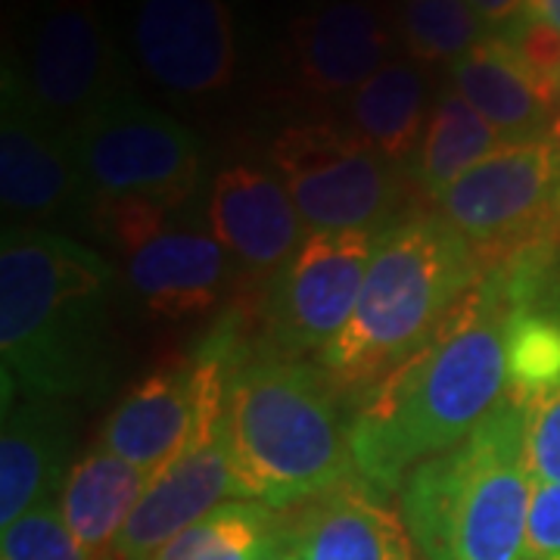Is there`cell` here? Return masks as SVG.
Instances as JSON below:
<instances>
[{"label":"cell","instance_id":"obj_1","mask_svg":"<svg viewBox=\"0 0 560 560\" xmlns=\"http://www.w3.org/2000/svg\"><path fill=\"white\" fill-rule=\"evenodd\" d=\"M504 396L508 302L482 275L408 359L349 401V448L361 482L389 499L415 467L467 440Z\"/></svg>","mask_w":560,"mask_h":560},{"label":"cell","instance_id":"obj_2","mask_svg":"<svg viewBox=\"0 0 560 560\" xmlns=\"http://www.w3.org/2000/svg\"><path fill=\"white\" fill-rule=\"evenodd\" d=\"M119 265L50 228L7 224L0 241L3 405L109 389L119 359Z\"/></svg>","mask_w":560,"mask_h":560},{"label":"cell","instance_id":"obj_3","mask_svg":"<svg viewBox=\"0 0 560 560\" xmlns=\"http://www.w3.org/2000/svg\"><path fill=\"white\" fill-rule=\"evenodd\" d=\"M342 399L349 396L320 364L271 349L243 352L224 399L241 499L283 511L361 480L349 448L352 405Z\"/></svg>","mask_w":560,"mask_h":560},{"label":"cell","instance_id":"obj_4","mask_svg":"<svg viewBox=\"0 0 560 560\" xmlns=\"http://www.w3.org/2000/svg\"><path fill=\"white\" fill-rule=\"evenodd\" d=\"M482 275L477 249L442 215H405L381 234L355 312L318 364L355 399L408 359Z\"/></svg>","mask_w":560,"mask_h":560},{"label":"cell","instance_id":"obj_5","mask_svg":"<svg viewBox=\"0 0 560 560\" xmlns=\"http://www.w3.org/2000/svg\"><path fill=\"white\" fill-rule=\"evenodd\" d=\"M533 489L526 418L504 396L460 445L408 474L399 514L420 560H526Z\"/></svg>","mask_w":560,"mask_h":560},{"label":"cell","instance_id":"obj_6","mask_svg":"<svg viewBox=\"0 0 560 560\" xmlns=\"http://www.w3.org/2000/svg\"><path fill=\"white\" fill-rule=\"evenodd\" d=\"M91 212L103 206L187 209L200 184V138L156 106L121 91L69 131Z\"/></svg>","mask_w":560,"mask_h":560},{"label":"cell","instance_id":"obj_7","mask_svg":"<svg viewBox=\"0 0 560 560\" xmlns=\"http://www.w3.org/2000/svg\"><path fill=\"white\" fill-rule=\"evenodd\" d=\"M271 165L287 184L308 234H383L405 219V168L386 162L346 125L293 121L271 140Z\"/></svg>","mask_w":560,"mask_h":560},{"label":"cell","instance_id":"obj_8","mask_svg":"<svg viewBox=\"0 0 560 560\" xmlns=\"http://www.w3.org/2000/svg\"><path fill=\"white\" fill-rule=\"evenodd\" d=\"M91 221L119 259L128 293L150 315L200 318L231 293L237 261L209 228L184 219V209L128 202L94 209Z\"/></svg>","mask_w":560,"mask_h":560},{"label":"cell","instance_id":"obj_9","mask_svg":"<svg viewBox=\"0 0 560 560\" xmlns=\"http://www.w3.org/2000/svg\"><path fill=\"white\" fill-rule=\"evenodd\" d=\"M433 212L477 249L486 271L560 241V140L548 135L501 147L433 197Z\"/></svg>","mask_w":560,"mask_h":560},{"label":"cell","instance_id":"obj_10","mask_svg":"<svg viewBox=\"0 0 560 560\" xmlns=\"http://www.w3.org/2000/svg\"><path fill=\"white\" fill-rule=\"evenodd\" d=\"M32 109L72 131L101 103L128 91L125 69L94 0H44L25 25L22 50L3 60Z\"/></svg>","mask_w":560,"mask_h":560},{"label":"cell","instance_id":"obj_11","mask_svg":"<svg viewBox=\"0 0 560 560\" xmlns=\"http://www.w3.org/2000/svg\"><path fill=\"white\" fill-rule=\"evenodd\" d=\"M381 234L318 231L305 234L271 280L268 349L283 359L324 352L349 324Z\"/></svg>","mask_w":560,"mask_h":560},{"label":"cell","instance_id":"obj_12","mask_svg":"<svg viewBox=\"0 0 560 560\" xmlns=\"http://www.w3.org/2000/svg\"><path fill=\"white\" fill-rule=\"evenodd\" d=\"M128 35L143 75L175 97H219L241 72L228 0H128Z\"/></svg>","mask_w":560,"mask_h":560},{"label":"cell","instance_id":"obj_13","mask_svg":"<svg viewBox=\"0 0 560 560\" xmlns=\"http://www.w3.org/2000/svg\"><path fill=\"white\" fill-rule=\"evenodd\" d=\"M0 200L13 224L91 219V197L69 135L38 116L20 84L0 81Z\"/></svg>","mask_w":560,"mask_h":560},{"label":"cell","instance_id":"obj_14","mask_svg":"<svg viewBox=\"0 0 560 560\" xmlns=\"http://www.w3.org/2000/svg\"><path fill=\"white\" fill-rule=\"evenodd\" d=\"M399 47L396 13L381 0H312L287 28V72L308 97L355 94Z\"/></svg>","mask_w":560,"mask_h":560},{"label":"cell","instance_id":"obj_15","mask_svg":"<svg viewBox=\"0 0 560 560\" xmlns=\"http://www.w3.org/2000/svg\"><path fill=\"white\" fill-rule=\"evenodd\" d=\"M206 228L246 275L278 278L305 241V224L280 175L259 165L221 168L206 197Z\"/></svg>","mask_w":560,"mask_h":560},{"label":"cell","instance_id":"obj_16","mask_svg":"<svg viewBox=\"0 0 560 560\" xmlns=\"http://www.w3.org/2000/svg\"><path fill=\"white\" fill-rule=\"evenodd\" d=\"M228 499H241V489L231 464L228 430L221 427L150 480L121 529L113 560H153L156 551Z\"/></svg>","mask_w":560,"mask_h":560},{"label":"cell","instance_id":"obj_17","mask_svg":"<svg viewBox=\"0 0 560 560\" xmlns=\"http://www.w3.org/2000/svg\"><path fill=\"white\" fill-rule=\"evenodd\" d=\"M75 420L66 401L13 399L0 430V523L60 499L72 470Z\"/></svg>","mask_w":560,"mask_h":560},{"label":"cell","instance_id":"obj_18","mask_svg":"<svg viewBox=\"0 0 560 560\" xmlns=\"http://www.w3.org/2000/svg\"><path fill=\"white\" fill-rule=\"evenodd\" d=\"M287 536L302 560H420L399 511L361 480L302 504Z\"/></svg>","mask_w":560,"mask_h":560},{"label":"cell","instance_id":"obj_19","mask_svg":"<svg viewBox=\"0 0 560 560\" xmlns=\"http://www.w3.org/2000/svg\"><path fill=\"white\" fill-rule=\"evenodd\" d=\"M150 480V474L113 455L103 442L72 464L57 504L69 533L88 558L113 560L121 529L143 499Z\"/></svg>","mask_w":560,"mask_h":560},{"label":"cell","instance_id":"obj_20","mask_svg":"<svg viewBox=\"0 0 560 560\" xmlns=\"http://www.w3.org/2000/svg\"><path fill=\"white\" fill-rule=\"evenodd\" d=\"M346 128L411 175L427 131V79L415 60H389L346 101Z\"/></svg>","mask_w":560,"mask_h":560},{"label":"cell","instance_id":"obj_21","mask_svg":"<svg viewBox=\"0 0 560 560\" xmlns=\"http://www.w3.org/2000/svg\"><path fill=\"white\" fill-rule=\"evenodd\" d=\"M448 84L489 121L508 143L539 140L551 135V109L526 81L521 66L495 35L467 50L448 66Z\"/></svg>","mask_w":560,"mask_h":560},{"label":"cell","instance_id":"obj_22","mask_svg":"<svg viewBox=\"0 0 560 560\" xmlns=\"http://www.w3.org/2000/svg\"><path fill=\"white\" fill-rule=\"evenodd\" d=\"M501 147H508V140L448 84L430 109L411 178L433 200Z\"/></svg>","mask_w":560,"mask_h":560},{"label":"cell","instance_id":"obj_23","mask_svg":"<svg viewBox=\"0 0 560 560\" xmlns=\"http://www.w3.org/2000/svg\"><path fill=\"white\" fill-rule=\"evenodd\" d=\"M287 541V521L261 501H224L187 526L153 560H268Z\"/></svg>","mask_w":560,"mask_h":560},{"label":"cell","instance_id":"obj_24","mask_svg":"<svg viewBox=\"0 0 560 560\" xmlns=\"http://www.w3.org/2000/svg\"><path fill=\"white\" fill-rule=\"evenodd\" d=\"M396 28L399 44L420 66H452L489 35L470 0H399Z\"/></svg>","mask_w":560,"mask_h":560},{"label":"cell","instance_id":"obj_25","mask_svg":"<svg viewBox=\"0 0 560 560\" xmlns=\"http://www.w3.org/2000/svg\"><path fill=\"white\" fill-rule=\"evenodd\" d=\"M504 44V50L521 66L526 81L536 88V94L548 109L560 103V28L521 13L517 20L489 32Z\"/></svg>","mask_w":560,"mask_h":560},{"label":"cell","instance_id":"obj_26","mask_svg":"<svg viewBox=\"0 0 560 560\" xmlns=\"http://www.w3.org/2000/svg\"><path fill=\"white\" fill-rule=\"evenodd\" d=\"M0 560H91L62 521L60 504L47 501L3 526Z\"/></svg>","mask_w":560,"mask_h":560},{"label":"cell","instance_id":"obj_27","mask_svg":"<svg viewBox=\"0 0 560 560\" xmlns=\"http://www.w3.org/2000/svg\"><path fill=\"white\" fill-rule=\"evenodd\" d=\"M526 464L536 482H560V383L523 401Z\"/></svg>","mask_w":560,"mask_h":560},{"label":"cell","instance_id":"obj_28","mask_svg":"<svg viewBox=\"0 0 560 560\" xmlns=\"http://www.w3.org/2000/svg\"><path fill=\"white\" fill-rule=\"evenodd\" d=\"M526 560H560V482H536L533 489Z\"/></svg>","mask_w":560,"mask_h":560},{"label":"cell","instance_id":"obj_29","mask_svg":"<svg viewBox=\"0 0 560 560\" xmlns=\"http://www.w3.org/2000/svg\"><path fill=\"white\" fill-rule=\"evenodd\" d=\"M470 7L477 10V16L489 32H495L511 20H517L526 10V0H470Z\"/></svg>","mask_w":560,"mask_h":560},{"label":"cell","instance_id":"obj_30","mask_svg":"<svg viewBox=\"0 0 560 560\" xmlns=\"http://www.w3.org/2000/svg\"><path fill=\"white\" fill-rule=\"evenodd\" d=\"M523 13H529V16L545 20L548 25L560 28V0H526V10Z\"/></svg>","mask_w":560,"mask_h":560},{"label":"cell","instance_id":"obj_31","mask_svg":"<svg viewBox=\"0 0 560 560\" xmlns=\"http://www.w3.org/2000/svg\"><path fill=\"white\" fill-rule=\"evenodd\" d=\"M268 560H302V558H300V551H296V545H293L290 536H287V541H283V545H280L278 551H275Z\"/></svg>","mask_w":560,"mask_h":560},{"label":"cell","instance_id":"obj_32","mask_svg":"<svg viewBox=\"0 0 560 560\" xmlns=\"http://www.w3.org/2000/svg\"><path fill=\"white\" fill-rule=\"evenodd\" d=\"M551 138L560 140V113L555 116V121H551Z\"/></svg>","mask_w":560,"mask_h":560}]
</instances>
